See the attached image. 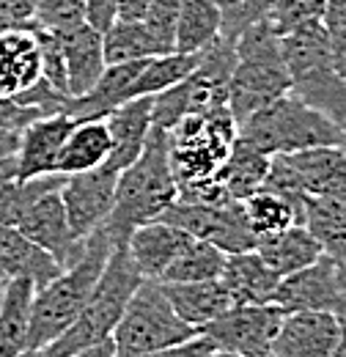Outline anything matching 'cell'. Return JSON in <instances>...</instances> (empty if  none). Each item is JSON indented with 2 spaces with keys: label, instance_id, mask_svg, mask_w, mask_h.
Returning <instances> with one entry per match:
<instances>
[{
  "label": "cell",
  "instance_id": "6da1fadb",
  "mask_svg": "<svg viewBox=\"0 0 346 357\" xmlns=\"http://www.w3.org/2000/svg\"><path fill=\"white\" fill-rule=\"evenodd\" d=\"M176 178L171 171V137L168 130L151 124L140 157L119 174L116 201L105 220V234L113 245H127L130 234L154 223L176 201Z\"/></svg>",
  "mask_w": 346,
  "mask_h": 357
},
{
  "label": "cell",
  "instance_id": "7a4b0ae2",
  "mask_svg": "<svg viewBox=\"0 0 346 357\" xmlns=\"http://www.w3.org/2000/svg\"><path fill=\"white\" fill-rule=\"evenodd\" d=\"M110 250L113 242L107 239L105 228H96L86 236L83 256L69 269H63L55 280L36 289L31 303V321H28V349L42 352L44 347H50L58 335H63L75 324L105 269Z\"/></svg>",
  "mask_w": 346,
  "mask_h": 357
},
{
  "label": "cell",
  "instance_id": "3957f363",
  "mask_svg": "<svg viewBox=\"0 0 346 357\" xmlns=\"http://www.w3.org/2000/svg\"><path fill=\"white\" fill-rule=\"evenodd\" d=\"M140 283L143 275L135 267L127 245H113L80 316L63 335H58L50 347H44L42 357H75L77 352H86L91 347L107 341Z\"/></svg>",
  "mask_w": 346,
  "mask_h": 357
},
{
  "label": "cell",
  "instance_id": "277c9868",
  "mask_svg": "<svg viewBox=\"0 0 346 357\" xmlns=\"http://www.w3.org/2000/svg\"><path fill=\"white\" fill-rule=\"evenodd\" d=\"M236 61L228 80V113L236 124H242L256 110L286 96L292 83L283 63L280 33L269 20L248 28L236 42Z\"/></svg>",
  "mask_w": 346,
  "mask_h": 357
},
{
  "label": "cell",
  "instance_id": "5b68a950",
  "mask_svg": "<svg viewBox=\"0 0 346 357\" xmlns=\"http://www.w3.org/2000/svg\"><path fill=\"white\" fill-rule=\"evenodd\" d=\"M280 50L292 83L289 93L341 127L346 119V80L333 66L324 25L313 22L283 33Z\"/></svg>",
  "mask_w": 346,
  "mask_h": 357
},
{
  "label": "cell",
  "instance_id": "8992f818",
  "mask_svg": "<svg viewBox=\"0 0 346 357\" xmlns=\"http://www.w3.org/2000/svg\"><path fill=\"white\" fill-rule=\"evenodd\" d=\"M338 132L341 127L333 119L308 107L292 93L275 99L236 124V137L266 157L294 154L316 146H338Z\"/></svg>",
  "mask_w": 346,
  "mask_h": 357
},
{
  "label": "cell",
  "instance_id": "52a82bcc",
  "mask_svg": "<svg viewBox=\"0 0 346 357\" xmlns=\"http://www.w3.org/2000/svg\"><path fill=\"white\" fill-rule=\"evenodd\" d=\"M198 335L190 324H184L171 303L165 300L157 280H143L130 297L110 341L116 357H143L160 352Z\"/></svg>",
  "mask_w": 346,
  "mask_h": 357
},
{
  "label": "cell",
  "instance_id": "ba28073f",
  "mask_svg": "<svg viewBox=\"0 0 346 357\" xmlns=\"http://www.w3.org/2000/svg\"><path fill=\"white\" fill-rule=\"evenodd\" d=\"M168 137H171V171L176 187H181L190 181L215 176L236 140V121L231 119L228 107L193 113L181 119L168 132Z\"/></svg>",
  "mask_w": 346,
  "mask_h": 357
},
{
  "label": "cell",
  "instance_id": "9c48e42d",
  "mask_svg": "<svg viewBox=\"0 0 346 357\" xmlns=\"http://www.w3.org/2000/svg\"><path fill=\"white\" fill-rule=\"evenodd\" d=\"M163 223H171L187 231L193 239L209 242L225 256L253 250L259 236L248 223L242 201H225V204H184L173 201L171 206L157 218Z\"/></svg>",
  "mask_w": 346,
  "mask_h": 357
},
{
  "label": "cell",
  "instance_id": "30bf717a",
  "mask_svg": "<svg viewBox=\"0 0 346 357\" xmlns=\"http://www.w3.org/2000/svg\"><path fill=\"white\" fill-rule=\"evenodd\" d=\"M272 305L283 313L324 311L346 321V272L333 259L319 256L313 264L280 278Z\"/></svg>",
  "mask_w": 346,
  "mask_h": 357
},
{
  "label": "cell",
  "instance_id": "8fae6325",
  "mask_svg": "<svg viewBox=\"0 0 346 357\" xmlns=\"http://www.w3.org/2000/svg\"><path fill=\"white\" fill-rule=\"evenodd\" d=\"M283 311L278 305H231L209 321L201 335H206L215 349L239 357H269L275 333Z\"/></svg>",
  "mask_w": 346,
  "mask_h": 357
},
{
  "label": "cell",
  "instance_id": "7c38bea8",
  "mask_svg": "<svg viewBox=\"0 0 346 357\" xmlns=\"http://www.w3.org/2000/svg\"><path fill=\"white\" fill-rule=\"evenodd\" d=\"M116 181H119V171H113L110 165H99L93 171L63 178L61 201L66 209V220L77 239H86L88 234L105 225L116 201Z\"/></svg>",
  "mask_w": 346,
  "mask_h": 357
},
{
  "label": "cell",
  "instance_id": "4fadbf2b",
  "mask_svg": "<svg viewBox=\"0 0 346 357\" xmlns=\"http://www.w3.org/2000/svg\"><path fill=\"white\" fill-rule=\"evenodd\" d=\"M17 228L31 239L36 242L42 250H47L61 269H69L80 256H83V248H86V239H77L72 225L66 220V209H63V201H61V190L55 192H47L39 201H33L22 220L17 223Z\"/></svg>",
  "mask_w": 346,
  "mask_h": 357
},
{
  "label": "cell",
  "instance_id": "5bb4252c",
  "mask_svg": "<svg viewBox=\"0 0 346 357\" xmlns=\"http://www.w3.org/2000/svg\"><path fill=\"white\" fill-rule=\"evenodd\" d=\"M344 324L338 316L324 311L283 313L269 357H333Z\"/></svg>",
  "mask_w": 346,
  "mask_h": 357
},
{
  "label": "cell",
  "instance_id": "9a60e30c",
  "mask_svg": "<svg viewBox=\"0 0 346 357\" xmlns=\"http://www.w3.org/2000/svg\"><path fill=\"white\" fill-rule=\"evenodd\" d=\"M280 157L303 195L346 201V154L341 146H316Z\"/></svg>",
  "mask_w": 346,
  "mask_h": 357
},
{
  "label": "cell",
  "instance_id": "2e32d148",
  "mask_svg": "<svg viewBox=\"0 0 346 357\" xmlns=\"http://www.w3.org/2000/svg\"><path fill=\"white\" fill-rule=\"evenodd\" d=\"M75 127H77V121H72L63 113H52V116H44V119H36L33 124H28L20 132V143H17V151H14L17 178L55 174L61 146Z\"/></svg>",
  "mask_w": 346,
  "mask_h": 357
},
{
  "label": "cell",
  "instance_id": "e0dca14e",
  "mask_svg": "<svg viewBox=\"0 0 346 357\" xmlns=\"http://www.w3.org/2000/svg\"><path fill=\"white\" fill-rule=\"evenodd\" d=\"M42 80L36 22L0 33V96H17Z\"/></svg>",
  "mask_w": 346,
  "mask_h": 357
},
{
  "label": "cell",
  "instance_id": "ac0fdd59",
  "mask_svg": "<svg viewBox=\"0 0 346 357\" xmlns=\"http://www.w3.org/2000/svg\"><path fill=\"white\" fill-rule=\"evenodd\" d=\"M193 242V236L171 223L154 220L140 228H135L127 239L132 261L143 280H160L163 272L179 259V253Z\"/></svg>",
  "mask_w": 346,
  "mask_h": 357
},
{
  "label": "cell",
  "instance_id": "d6986e66",
  "mask_svg": "<svg viewBox=\"0 0 346 357\" xmlns=\"http://www.w3.org/2000/svg\"><path fill=\"white\" fill-rule=\"evenodd\" d=\"M105 127L110 132V157L105 165L121 174L140 157L146 146V137L151 130V96H137L119 105L105 119Z\"/></svg>",
  "mask_w": 346,
  "mask_h": 357
},
{
  "label": "cell",
  "instance_id": "ffe728a7",
  "mask_svg": "<svg viewBox=\"0 0 346 357\" xmlns=\"http://www.w3.org/2000/svg\"><path fill=\"white\" fill-rule=\"evenodd\" d=\"M220 283L228 291L231 305H269L275 300L280 275L261 261L256 250L225 256Z\"/></svg>",
  "mask_w": 346,
  "mask_h": 357
},
{
  "label": "cell",
  "instance_id": "44dd1931",
  "mask_svg": "<svg viewBox=\"0 0 346 357\" xmlns=\"http://www.w3.org/2000/svg\"><path fill=\"white\" fill-rule=\"evenodd\" d=\"M61 50H63V63H66V83L69 96H83L96 86V80L105 72V50H102V33L88 28L86 22L69 31L55 33Z\"/></svg>",
  "mask_w": 346,
  "mask_h": 357
},
{
  "label": "cell",
  "instance_id": "7402d4cb",
  "mask_svg": "<svg viewBox=\"0 0 346 357\" xmlns=\"http://www.w3.org/2000/svg\"><path fill=\"white\" fill-rule=\"evenodd\" d=\"M160 283V280H157ZM165 300L171 303L176 316L190 324L195 333H201L209 321H215L220 313L231 308L228 291L217 280H201V283H160Z\"/></svg>",
  "mask_w": 346,
  "mask_h": 357
},
{
  "label": "cell",
  "instance_id": "603a6c76",
  "mask_svg": "<svg viewBox=\"0 0 346 357\" xmlns=\"http://www.w3.org/2000/svg\"><path fill=\"white\" fill-rule=\"evenodd\" d=\"M0 269L8 278L31 280L36 289L47 286L63 272L47 250H42L20 228H11V225H0Z\"/></svg>",
  "mask_w": 346,
  "mask_h": 357
},
{
  "label": "cell",
  "instance_id": "cb8c5ba5",
  "mask_svg": "<svg viewBox=\"0 0 346 357\" xmlns=\"http://www.w3.org/2000/svg\"><path fill=\"white\" fill-rule=\"evenodd\" d=\"M253 250L261 256V261L272 272H278L280 278L313 264L322 256L319 242L310 236V231L305 225H289V228H283L278 234L259 236Z\"/></svg>",
  "mask_w": 346,
  "mask_h": 357
},
{
  "label": "cell",
  "instance_id": "d4e9b609",
  "mask_svg": "<svg viewBox=\"0 0 346 357\" xmlns=\"http://www.w3.org/2000/svg\"><path fill=\"white\" fill-rule=\"evenodd\" d=\"M36 286L11 278L0 294V357H20L28 349V321Z\"/></svg>",
  "mask_w": 346,
  "mask_h": 357
},
{
  "label": "cell",
  "instance_id": "484cf974",
  "mask_svg": "<svg viewBox=\"0 0 346 357\" xmlns=\"http://www.w3.org/2000/svg\"><path fill=\"white\" fill-rule=\"evenodd\" d=\"M110 157V132L105 121H80L61 146L55 174L75 176L105 165Z\"/></svg>",
  "mask_w": 346,
  "mask_h": 357
},
{
  "label": "cell",
  "instance_id": "4316f807",
  "mask_svg": "<svg viewBox=\"0 0 346 357\" xmlns=\"http://www.w3.org/2000/svg\"><path fill=\"white\" fill-rule=\"evenodd\" d=\"M303 225L319 242L322 256L333 259L346 272V201L305 195Z\"/></svg>",
  "mask_w": 346,
  "mask_h": 357
},
{
  "label": "cell",
  "instance_id": "83f0119b",
  "mask_svg": "<svg viewBox=\"0 0 346 357\" xmlns=\"http://www.w3.org/2000/svg\"><path fill=\"white\" fill-rule=\"evenodd\" d=\"M266 171H269V157L236 137L225 162L217 168L215 178L231 201H248L253 192H259L264 187Z\"/></svg>",
  "mask_w": 346,
  "mask_h": 357
},
{
  "label": "cell",
  "instance_id": "f1b7e54d",
  "mask_svg": "<svg viewBox=\"0 0 346 357\" xmlns=\"http://www.w3.org/2000/svg\"><path fill=\"white\" fill-rule=\"evenodd\" d=\"M223 36V22L215 0H181L173 52L201 55Z\"/></svg>",
  "mask_w": 346,
  "mask_h": 357
},
{
  "label": "cell",
  "instance_id": "f546056e",
  "mask_svg": "<svg viewBox=\"0 0 346 357\" xmlns=\"http://www.w3.org/2000/svg\"><path fill=\"white\" fill-rule=\"evenodd\" d=\"M201 55H190V52H165V55H154L143 63V69L137 72V77L130 86V99L137 96H154L160 91H168L179 86L184 77H190V72L198 66Z\"/></svg>",
  "mask_w": 346,
  "mask_h": 357
},
{
  "label": "cell",
  "instance_id": "4dcf8cb0",
  "mask_svg": "<svg viewBox=\"0 0 346 357\" xmlns=\"http://www.w3.org/2000/svg\"><path fill=\"white\" fill-rule=\"evenodd\" d=\"M102 50H105L107 66L165 55L163 45L146 31L143 22H116L110 31L102 33Z\"/></svg>",
  "mask_w": 346,
  "mask_h": 357
},
{
  "label": "cell",
  "instance_id": "1f68e13d",
  "mask_svg": "<svg viewBox=\"0 0 346 357\" xmlns=\"http://www.w3.org/2000/svg\"><path fill=\"white\" fill-rule=\"evenodd\" d=\"M225 267V253L215 245L193 239L179 259L163 272L160 283H201V280H217Z\"/></svg>",
  "mask_w": 346,
  "mask_h": 357
},
{
  "label": "cell",
  "instance_id": "d6a6232c",
  "mask_svg": "<svg viewBox=\"0 0 346 357\" xmlns=\"http://www.w3.org/2000/svg\"><path fill=\"white\" fill-rule=\"evenodd\" d=\"M248 223L253 228L256 236H269L278 234L289 225H303V212L283 195L272 192V190H259L253 192L248 201H242Z\"/></svg>",
  "mask_w": 346,
  "mask_h": 357
},
{
  "label": "cell",
  "instance_id": "836d02e7",
  "mask_svg": "<svg viewBox=\"0 0 346 357\" xmlns=\"http://www.w3.org/2000/svg\"><path fill=\"white\" fill-rule=\"evenodd\" d=\"M63 178L66 176H61V174H47V176L33 178H11L8 184H3L0 187V225L17 228L25 209L47 192L61 190Z\"/></svg>",
  "mask_w": 346,
  "mask_h": 357
},
{
  "label": "cell",
  "instance_id": "e575fe53",
  "mask_svg": "<svg viewBox=\"0 0 346 357\" xmlns=\"http://www.w3.org/2000/svg\"><path fill=\"white\" fill-rule=\"evenodd\" d=\"M223 22V39L236 42L248 28L269 20L275 0H215Z\"/></svg>",
  "mask_w": 346,
  "mask_h": 357
},
{
  "label": "cell",
  "instance_id": "d590c367",
  "mask_svg": "<svg viewBox=\"0 0 346 357\" xmlns=\"http://www.w3.org/2000/svg\"><path fill=\"white\" fill-rule=\"evenodd\" d=\"M324 11H327V0H275L269 22L283 36V33L297 31L303 25L322 22Z\"/></svg>",
  "mask_w": 346,
  "mask_h": 357
},
{
  "label": "cell",
  "instance_id": "8d00e7d4",
  "mask_svg": "<svg viewBox=\"0 0 346 357\" xmlns=\"http://www.w3.org/2000/svg\"><path fill=\"white\" fill-rule=\"evenodd\" d=\"M33 22L44 31H69L83 25V0H36Z\"/></svg>",
  "mask_w": 346,
  "mask_h": 357
},
{
  "label": "cell",
  "instance_id": "74e56055",
  "mask_svg": "<svg viewBox=\"0 0 346 357\" xmlns=\"http://www.w3.org/2000/svg\"><path fill=\"white\" fill-rule=\"evenodd\" d=\"M36 39H39V52H42V77L63 96H69V83H66V63H63V50L52 31H44L36 25Z\"/></svg>",
  "mask_w": 346,
  "mask_h": 357
},
{
  "label": "cell",
  "instance_id": "f35d334b",
  "mask_svg": "<svg viewBox=\"0 0 346 357\" xmlns=\"http://www.w3.org/2000/svg\"><path fill=\"white\" fill-rule=\"evenodd\" d=\"M179 8L181 0H151L146 17L140 20L146 31L163 45L165 52H173V39H176V22H179Z\"/></svg>",
  "mask_w": 346,
  "mask_h": 357
},
{
  "label": "cell",
  "instance_id": "ab89813d",
  "mask_svg": "<svg viewBox=\"0 0 346 357\" xmlns=\"http://www.w3.org/2000/svg\"><path fill=\"white\" fill-rule=\"evenodd\" d=\"M322 25L327 33L333 66L346 80V0H327V11L322 17Z\"/></svg>",
  "mask_w": 346,
  "mask_h": 357
},
{
  "label": "cell",
  "instance_id": "60d3db41",
  "mask_svg": "<svg viewBox=\"0 0 346 357\" xmlns=\"http://www.w3.org/2000/svg\"><path fill=\"white\" fill-rule=\"evenodd\" d=\"M36 119H44L42 110L14 102L11 96H0V135L3 132H22Z\"/></svg>",
  "mask_w": 346,
  "mask_h": 357
},
{
  "label": "cell",
  "instance_id": "b9f144b4",
  "mask_svg": "<svg viewBox=\"0 0 346 357\" xmlns=\"http://www.w3.org/2000/svg\"><path fill=\"white\" fill-rule=\"evenodd\" d=\"M83 20L96 33L110 31L119 22V0H83Z\"/></svg>",
  "mask_w": 346,
  "mask_h": 357
},
{
  "label": "cell",
  "instance_id": "7bdbcfd3",
  "mask_svg": "<svg viewBox=\"0 0 346 357\" xmlns=\"http://www.w3.org/2000/svg\"><path fill=\"white\" fill-rule=\"evenodd\" d=\"M36 17V0H0V20L11 28L33 25Z\"/></svg>",
  "mask_w": 346,
  "mask_h": 357
},
{
  "label": "cell",
  "instance_id": "ee69618b",
  "mask_svg": "<svg viewBox=\"0 0 346 357\" xmlns=\"http://www.w3.org/2000/svg\"><path fill=\"white\" fill-rule=\"evenodd\" d=\"M215 352V344L206 338V335H193L190 341L184 344H176V347H168V349H160V352H149L143 357H209Z\"/></svg>",
  "mask_w": 346,
  "mask_h": 357
},
{
  "label": "cell",
  "instance_id": "f6af8a7d",
  "mask_svg": "<svg viewBox=\"0 0 346 357\" xmlns=\"http://www.w3.org/2000/svg\"><path fill=\"white\" fill-rule=\"evenodd\" d=\"M151 0H119V22H140Z\"/></svg>",
  "mask_w": 346,
  "mask_h": 357
},
{
  "label": "cell",
  "instance_id": "bcb514c9",
  "mask_svg": "<svg viewBox=\"0 0 346 357\" xmlns=\"http://www.w3.org/2000/svg\"><path fill=\"white\" fill-rule=\"evenodd\" d=\"M11 178H17V160H14V154L0 157V187L8 184Z\"/></svg>",
  "mask_w": 346,
  "mask_h": 357
},
{
  "label": "cell",
  "instance_id": "7dc6e473",
  "mask_svg": "<svg viewBox=\"0 0 346 357\" xmlns=\"http://www.w3.org/2000/svg\"><path fill=\"white\" fill-rule=\"evenodd\" d=\"M75 357H116L113 355V341L107 338V341H102V344H96V347L86 349V352H77Z\"/></svg>",
  "mask_w": 346,
  "mask_h": 357
},
{
  "label": "cell",
  "instance_id": "c3c4849f",
  "mask_svg": "<svg viewBox=\"0 0 346 357\" xmlns=\"http://www.w3.org/2000/svg\"><path fill=\"white\" fill-rule=\"evenodd\" d=\"M17 143H20V132H3L0 135V157H8L17 151Z\"/></svg>",
  "mask_w": 346,
  "mask_h": 357
},
{
  "label": "cell",
  "instance_id": "681fc988",
  "mask_svg": "<svg viewBox=\"0 0 346 357\" xmlns=\"http://www.w3.org/2000/svg\"><path fill=\"white\" fill-rule=\"evenodd\" d=\"M333 357H346V324H344V333H341V341H338V347H336V352Z\"/></svg>",
  "mask_w": 346,
  "mask_h": 357
},
{
  "label": "cell",
  "instance_id": "f907efd6",
  "mask_svg": "<svg viewBox=\"0 0 346 357\" xmlns=\"http://www.w3.org/2000/svg\"><path fill=\"white\" fill-rule=\"evenodd\" d=\"M338 146H341V151L346 154V119L341 121V132H338Z\"/></svg>",
  "mask_w": 346,
  "mask_h": 357
},
{
  "label": "cell",
  "instance_id": "816d5d0a",
  "mask_svg": "<svg viewBox=\"0 0 346 357\" xmlns=\"http://www.w3.org/2000/svg\"><path fill=\"white\" fill-rule=\"evenodd\" d=\"M8 280H11V278H8V275L0 269V294H3V289H6V283H8Z\"/></svg>",
  "mask_w": 346,
  "mask_h": 357
},
{
  "label": "cell",
  "instance_id": "f5cc1de1",
  "mask_svg": "<svg viewBox=\"0 0 346 357\" xmlns=\"http://www.w3.org/2000/svg\"><path fill=\"white\" fill-rule=\"evenodd\" d=\"M209 357H239V355H231V352H220V349H215Z\"/></svg>",
  "mask_w": 346,
  "mask_h": 357
},
{
  "label": "cell",
  "instance_id": "db71d44e",
  "mask_svg": "<svg viewBox=\"0 0 346 357\" xmlns=\"http://www.w3.org/2000/svg\"><path fill=\"white\" fill-rule=\"evenodd\" d=\"M20 357H42V352H33V349H25Z\"/></svg>",
  "mask_w": 346,
  "mask_h": 357
}]
</instances>
